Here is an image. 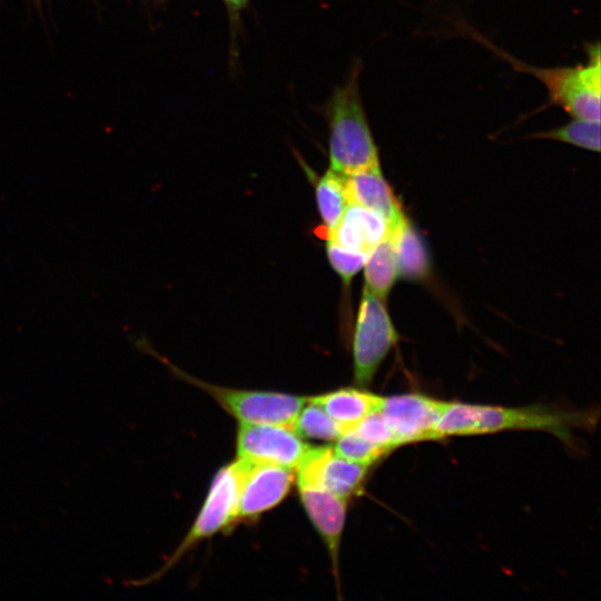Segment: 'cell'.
<instances>
[{"instance_id": "e0dca14e", "label": "cell", "mask_w": 601, "mask_h": 601, "mask_svg": "<svg viewBox=\"0 0 601 601\" xmlns=\"http://www.w3.org/2000/svg\"><path fill=\"white\" fill-rule=\"evenodd\" d=\"M363 267L365 286L385 300L398 277L396 257L390 238L367 254Z\"/></svg>"}, {"instance_id": "ba28073f", "label": "cell", "mask_w": 601, "mask_h": 601, "mask_svg": "<svg viewBox=\"0 0 601 601\" xmlns=\"http://www.w3.org/2000/svg\"><path fill=\"white\" fill-rule=\"evenodd\" d=\"M240 480L236 522L250 521L278 505L294 483L293 470L237 459Z\"/></svg>"}, {"instance_id": "6da1fadb", "label": "cell", "mask_w": 601, "mask_h": 601, "mask_svg": "<svg viewBox=\"0 0 601 601\" xmlns=\"http://www.w3.org/2000/svg\"><path fill=\"white\" fill-rule=\"evenodd\" d=\"M595 414L568 411L546 405L506 407L499 405L446 402L436 422L431 441L451 436H470L509 431H540L551 433L566 445L573 432L590 428Z\"/></svg>"}, {"instance_id": "44dd1931", "label": "cell", "mask_w": 601, "mask_h": 601, "mask_svg": "<svg viewBox=\"0 0 601 601\" xmlns=\"http://www.w3.org/2000/svg\"><path fill=\"white\" fill-rule=\"evenodd\" d=\"M327 259L343 280L345 286L351 284L354 276L363 268L367 254L346 249L333 242H326Z\"/></svg>"}, {"instance_id": "3957f363", "label": "cell", "mask_w": 601, "mask_h": 601, "mask_svg": "<svg viewBox=\"0 0 601 601\" xmlns=\"http://www.w3.org/2000/svg\"><path fill=\"white\" fill-rule=\"evenodd\" d=\"M588 61L577 66L539 68L501 52L514 69L531 73L548 90L549 105H558L572 118L600 121L601 56L600 43L587 46Z\"/></svg>"}, {"instance_id": "ffe728a7", "label": "cell", "mask_w": 601, "mask_h": 601, "mask_svg": "<svg viewBox=\"0 0 601 601\" xmlns=\"http://www.w3.org/2000/svg\"><path fill=\"white\" fill-rule=\"evenodd\" d=\"M334 452L355 463L372 466L387 453L381 447L370 443L354 430L346 431L339 435L333 446Z\"/></svg>"}, {"instance_id": "52a82bcc", "label": "cell", "mask_w": 601, "mask_h": 601, "mask_svg": "<svg viewBox=\"0 0 601 601\" xmlns=\"http://www.w3.org/2000/svg\"><path fill=\"white\" fill-rule=\"evenodd\" d=\"M312 446L292 427L239 423L236 451L240 460L295 470Z\"/></svg>"}, {"instance_id": "2e32d148", "label": "cell", "mask_w": 601, "mask_h": 601, "mask_svg": "<svg viewBox=\"0 0 601 601\" xmlns=\"http://www.w3.org/2000/svg\"><path fill=\"white\" fill-rule=\"evenodd\" d=\"M315 196L322 225L315 230L324 240L343 215L348 199L346 196L344 175L328 168L315 180Z\"/></svg>"}, {"instance_id": "8fae6325", "label": "cell", "mask_w": 601, "mask_h": 601, "mask_svg": "<svg viewBox=\"0 0 601 601\" xmlns=\"http://www.w3.org/2000/svg\"><path fill=\"white\" fill-rule=\"evenodd\" d=\"M302 505L322 538L338 578V559L348 500L314 486H298Z\"/></svg>"}, {"instance_id": "7402d4cb", "label": "cell", "mask_w": 601, "mask_h": 601, "mask_svg": "<svg viewBox=\"0 0 601 601\" xmlns=\"http://www.w3.org/2000/svg\"><path fill=\"white\" fill-rule=\"evenodd\" d=\"M353 430L387 454L396 449L391 428L380 410L366 415Z\"/></svg>"}, {"instance_id": "ac0fdd59", "label": "cell", "mask_w": 601, "mask_h": 601, "mask_svg": "<svg viewBox=\"0 0 601 601\" xmlns=\"http://www.w3.org/2000/svg\"><path fill=\"white\" fill-rule=\"evenodd\" d=\"M293 430L302 439L329 442H335L344 433L341 426L308 397L294 421Z\"/></svg>"}, {"instance_id": "5bb4252c", "label": "cell", "mask_w": 601, "mask_h": 601, "mask_svg": "<svg viewBox=\"0 0 601 601\" xmlns=\"http://www.w3.org/2000/svg\"><path fill=\"white\" fill-rule=\"evenodd\" d=\"M383 396L364 387H342L308 397L319 405L343 430H353L370 413L380 408Z\"/></svg>"}, {"instance_id": "7a4b0ae2", "label": "cell", "mask_w": 601, "mask_h": 601, "mask_svg": "<svg viewBox=\"0 0 601 601\" xmlns=\"http://www.w3.org/2000/svg\"><path fill=\"white\" fill-rule=\"evenodd\" d=\"M359 63L353 65L344 85L334 89L325 105L329 169L341 175L380 166L359 91Z\"/></svg>"}, {"instance_id": "277c9868", "label": "cell", "mask_w": 601, "mask_h": 601, "mask_svg": "<svg viewBox=\"0 0 601 601\" xmlns=\"http://www.w3.org/2000/svg\"><path fill=\"white\" fill-rule=\"evenodd\" d=\"M168 365L178 377L207 393L238 423L277 424L293 428L299 410L307 401V397L286 393L215 385Z\"/></svg>"}, {"instance_id": "7c38bea8", "label": "cell", "mask_w": 601, "mask_h": 601, "mask_svg": "<svg viewBox=\"0 0 601 601\" xmlns=\"http://www.w3.org/2000/svg\"><path fill=\"white\" fill-rule=\"evenodd\" d=\"M392 227L378 213L348 203L327 240L346 249L368 254L380 243L390 238Z\"/></svg>"}, {"instance_id": "9a60e30c", "label": "cell", "mask_w": 601, "mask_h": 601, "mask_svg": "<svg viewBox=\"0 0 601 601\" xmlns=\"http://www.w3.org/2000/svg\"><path fill=\"white\" fill-rule=\"evenodd\" d=\"M392 243L398 276L421 280L430 273V258L423 239L407 219L392 230Z\"/></svg>"}, {"instance_id": "8992f818", "label": "cell", "mask_w": 601, "mask_h": 601, "mask_svg": "<svg viewBox=\"0 0 601 601\" xmlns=\"http://www.w3.org/2000/svg\"><path fill=\"white\" fill-rule=\"evenodd\" d=\"M240 464L236 460L214 476L191 528L158 574H162L199 542L236 523Z\"/></svg>"}, {"instance_id": "603a6c76", "label": "cell", "mask_w": 601, "mask_h": 601, "mask_svg": "<svg viewBox=\"0 0 601 601\" xmlns=\"http://www.w3.org/2000/svg\"><path fill=\"white\" fill-rule=\"evenodd\" d=\"M227 7L229 17L236 19L239 13L247 7L249 0H223Z\"/></svg>"}, {"instance_id": "4fadbf2b", "label": "cell", "mask_w": 601, "mask_h": 601, "mask_svg": "<svg viewBox=\"0 0 601 601\" xmlns=\"http://www.w3.org/2000/svg\"><path fill=\"white\" fill-rule=\"evenodd\" d=\"M344 184L348 203L381 214L392 230L405 221L402 206L384 179L380 166L344 175Z\"/></svg>"}, {"instance_id": "d6986e66", "label": "cell", "mask_w": 601, "mask_h": 601, "mask_svg": "<svg viewBox=\"0 0 601 601\" xmlns=\"http://www.w3.org/2000/svg\"><path fill=\"white\" fill-rule=\"evenodd\" d=\"M542 139L565 142L590 151H600V121L573 118L560 127L534 135Z\"/></svg>"}, {"instance_id": "30bf717a", "label": "cell", "mask_w": 601, "mask_h": 601, "mask_svg": "<svg viewBox=\"0 0 601 601\" xmlns=\"http://www.w3.org/2000/svg\"><path fill=\"white\" fill-rule=\"evenodd\" d=\"M445 403L424 394L406 393L383 396L378 410L391 428L397 449L410 443L431 441Z\"/></svg>"}, {"instance_id": "5b68a950", "label": "cell", "mask_w": 601, "mask_h": 601, "mask_svg": "<svg viewBox=\"0 0 601 601\" xmlns=\"http://www.w3.org/2000/svg\"><path fill=\"white\" fill-rule=\"evenodd\" d=\"M397 338L385 300L364 286L352 338L353 380L357 386L372 383Z\"/></svg>"}, {"instance_id": "9c48e42d", "label": "cell", "mask_w": 601, "mask_h": 601, "mask_svg": "<svg viewBox=\"0 0 601 601\" xmlns=\"http://www.w3.org/2000/svg\"><path fill=\"white\" fill-rule=\"evenodd\" d=\"M371 466L337 455L333 447H311L296 470L297 486H314L349 500L358 493Z\"/></svg>"}]
</instances>
